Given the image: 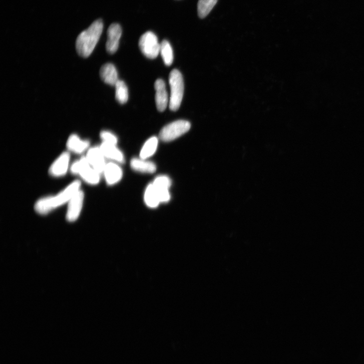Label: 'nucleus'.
<instances>
[{"label":"nucleus","mask_w":364,"mask_h":364,"mask_svg":"<svg viewBox=\"0 0 364 364\" xmlns=\"http://www.w3.org/2000/svg\"><path fill=\"white\" fill-rule=\"evenodd\" d=\"M218 0H199L197 5L198 14L200 18H204L211 12Z\"/></svg>","instance_id":"nucleus-19"},{"label":"nucleus","mask_w":364,"mask_h":364,"mask_svg":"<svg viewBox=\"0 0 364 364\" xmlns=\"http://www.w3.org/2000/svg\"><path fill=\"white\" fill-rule=\"evenodd\" d=\"M70 170L73 174L79 175L90 185H95L100 182L101 174L90 165L85 156L74 161Z\"/></svg>","instance_id":"nucleus-4"},{"label":"nucleus","mask_w":364,"mask_h":364,"mask_svg":"<svg viewBox=\"0 0 364 364\" xmlns=\"http://www.w3.org/2000/svg\"><path fill=\"white\" fill-rule=\"evenodd\" d=\"M90 142L81 139L77 135L72 134L66 143L68 150L76 154H82L89 149Z\"/></svg>","instance_id":"nucleus-12"},{"label":"nucleus","mask_w":364,"mask_h":364,"mask_svg":"<svg viewBox=\"0 0 364 364\" xmlns=\"http://www.w3.org/2000/svg\"><path fill=\"white\" fill-rule=\"evenodd\" d=\"M131 167L135 171L143 173L152 174L156 171L155 165L151 161L144 159L133 158L131 161Z\"/></svg>","instance_id":"nucleus-16"},{"label":"nucleus","mask_w":364,"mask_h":364,"mask_svg":"<svg viewBox=\"0 0 364 364\" xmlns=\"http://www.w3.org/2000/svg\"><path fill=\"white\" fill-rule=\"evenodd\" d=\"M158 143V139L156 137H152L149 139L141 149L140 154V158L146 159L152 156L157 149Z\"/></svg>","instance_id":"nucleus-21"},{"label":"nucleus","mask_w":364,"mask_h":364,"mask_svg":"<svg viewBox=\"0 0 364 364\" xmlns=\"http://www.w3.org/2000/svg\"><path fill=\"white\" fill-rule=\"evenodd\" d=\"M100 75L103 82L111 86H115L119 80L116 69L111 63L103 65L100 69Z\"/></svg>","instance_id":"nucleus-14"},{"label":"nucleus","mask_w":364,"mask_h":364,"mask_svg":"<svg viewBox=\"0 0 364 364\" xmlns=\"http://www.w3.org/2000/svg\"><path fill=\"white\" fill-rule=\"evenodd\" d=\"M100 137L103 142L116 145L117 143V137L112 133L107 131H103L100 133Z\"/></svg>","instance_id":"nucleus-23"},{"label":"nucleus","mask_w":364,"mask_h":364,"mask_svg":"<svg viewBox=\"0 0 364 364\" xmlns=\"http://www.w3.org/2000/svg\"><path fill=\"white\" fill-rule=\"evenodd\" d=\"M122 29L119 24L112 23L107 30V40L106 47L109 54L115 53L118 48L119 39Z\"/></svg>","instance_id":"nucleus-10"},{"label":"nucleus","mask_w":364,"mask_h":364,"mask_svg":"<svg viewBox=\"0 0 364 364\" xmlns=\"http://www.w3.org/2000/svg\"><path fill=\"white\" fill-rule=\"evenodd\" d=\"M86 158L90 165L100 174L103 173L107 164L105 157L100 147H94L88 149Z\"/></svg>","instance_id":"nucleus-9"},{"label":"nucleus","mask_w":364,"mask_h":364,"mask_svg":"<svg viewBox=\"0 0 364 364\" xmlns=\"http://www.w3.org/2000/svg\"><path fill=\"white\" fill-rule=\"evenodd\" d=\"M70 159V153L64 152L54 161L49 168V174L55 177L65 175L69 169Z\"/></svg>","instance_id":"nucleus-8"},{"label":"nucleus","mask_w":364,"mask_h":364,"mask_svg":"<svg viewBox=\"0 0 364 364\" xmlns=\"http://www.w3.org/2000/svg\"><path fill=\"white\" fill-rule=\"evenodd\" d=\"M160 53L165 64L167 66L171 65L174 60L173 51L167 40H164L160 43Z\"/></svg>","instance_id":"nucleus-20"},{"label":"nucleus","mask_w":364,"mask_h":364,"mask_svg":"<svg viewBox=\"0 0 364 364\" xmlns=\"http://www.w3.org/2000/svg\"><path fill=\"white\" fill-rule=\"evenodd\" d=\"M99 147L105 158L118 163H124V156L116 145L102 142Z\"/></svg>","instance_id":"nucleus-15"},{"label":"nucleus","mask_w":364,"mask_h":364,"mask_svg":"<svg viewBox=\"0 0 364 364\" xmlns=\"http://www.w3.org/2000/svg\"><path fill=\"white\" fill-rule=\"evenodd\" d=\"M114 86L116 100L121 104L127 103L129 98L128 89L124 81L118 80Z\"/></svg>","instance_id":"nucleus-18"},{"label":"nucleus","mask_w":364,"mask_h":364,"mask_svg":"<svg viewBox=\"0 0 364 364\" xmlns=\"http://www.w3.org/2000/svg\"><path fill=\"white\" fill-rule=\"evenodd\" d=\"M155 189L160 202H167L170 200L171 197L168 189L155 188Z\"/></svg>","instance_id":"nucleus-24"},{"label":"nucleus","mask_w":364,"mask_h":364,"mask_svg":"<svg viewBox=\"0 0 364 364\" xmlns=\"http://www.w3.org/2000/svg\"><path fill=\"white\" fill-rule=\"evenodd\" d=\"M103 29V21L99 19L78 35L75 46L80 56L87 58L91 54L99 41Z\"/></svg>","instance_id":"nucleus-2"},{"label":"nucleus","mask_w":364,"mask_h":364,"mask_svg":"<svg viewBox=\"0 0 364 364\" xmlns=\"http://www.w3.org/2000/svg\"><path fill=\"white\" fill-rule=\"evenodd\" d=\"M84 196V192L80 189L68 202L66 219L68 222L72 223L78 219L83 207Z\"/></svg>","instance_id":"nucleus-7"},{"label":"nucleus","mask_w":364,"mask_h":364,"mask_svg":"<svg viewBox=\"0 0 364 364\" xmlns=\"http://www.w3.org/2000/svg\"><path fill=\"white\" fill-rule=\"evenodd\" d=\"M80 184L79 181H74L57 194L39 199L34 205L35 211L39 215H45L67 204L72 196L80 189Z\"/></svg>","instance_id":"nucleus-1"},{"label":"nucleus","mask_w":364,"mask_h":364,"mask_svg":"<svg viewBox=\"0 0 364 364\" xmlns=\"http://www.w3.org/2000/svg\"><path fill=\"white\" fill-rule=\"evenodd\" d=\"M103 173L104 174L106 183L109 185H112L118 182L123 176V172L121 168L117 164L113 163L106 164Z\"/></svg>","instance_id":"nucleus-13"},{"label":"nucleus","mask_w":364,"mask_h":364,"mask_svg":"<svg viewBox=\"0 0 364 364\" xmlns=\"http://www.w3.org/2000/svg\"><path fill=\"white\" fill-rule=\"evenodd\" d=\"M169 84L171 87L170 108L171 110L176 111L180 107L184 91L183 78L179 70L175 69L171 72Z\"/></svg>","instance_id":"nucleus-3"},{"label":"nucleus","mask_w":364,"mask_h":364,"mask_svg":"<svg viewBox=\"0 0 364 364\" xmlns=\"http://www.w3.org/2000/svg\"><path fill=\"white\" fill-rule=\"evenodd\" d=\"M154 88L156 91L155 103L158 111L163 112L166 109L168 104V94L164 81L158 79L155 81Z\"/></svg>","instance_id":"nucleus-11"},{"label":"nucleus","mask_w":364,"mask_h":364,"mask_svg":"<svg viewBox=\"0 0 364 364\" xmlns=\"http://www.w3.org/2000/svg\"><path fill=\"white\" fill-rule=\"evenodd\" d=\"M191 128L188 121L178 120L167 125L161 129L159 138L164 142H170L187 133Z\"/></svg>","instance_id":"nucleus-5"},{"label":"nucleus","mask_w":364,"mask_h":364,"mask_svg":"<svg viewBox=\"0 0 364 364\" xmlns=\"http://www.w3.org/2000/svg\"><path fill=\"white\" fill-rule=\"evenodd\" d=\"M171 183V181L169 177L166 176H161L157 177L154 180L152 184L156 189H169Z\"/></svg>","instance_id":"nucleus-22"},{"label":"nucleus","mask_w":364,"mask_h":364,"mask_svg":"<svg viewBox=\"0 0 364 364\" xmlns=\"http://www.w3.org/2000/svg\"><path fill=\"white\" fill-rule=\"evenodd\" d=\"M139 46L144 56L149 59L156 58L160 53V44L157 36L152 31H147L141 36Z\"/></svg>","instance_id":"nucleus-6"},{"label":"nucleus","mask_w":364,"mask_h":364,"mask_svg":"<svg viewBox=\"0 0 364 364\" xmlns=\"http://www.w3.org/2000/svg\"><path fill=\"white\" fill-rule=\"evenodd\" d=\"M144 200L147 206L150 208H155L159 205L160 202L157 191L152 184L147 187L144 195Z\"/></svg>","instance_id":"nucleus-17"}]
</instances>
